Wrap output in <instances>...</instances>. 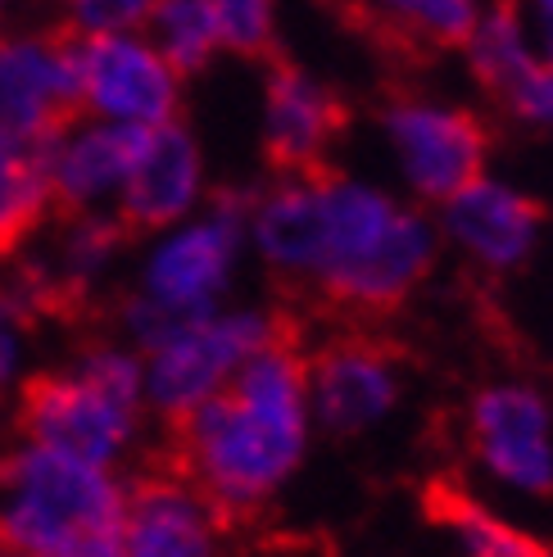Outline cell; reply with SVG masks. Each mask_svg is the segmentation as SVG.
Here are the masks:
<instances>
[{"instance_id": "cb8c5ba5", "label": "cell", "mask_w": 553, "mask_h": 557, "mask_svg": "<svg viewBox=\"0 0 553 557\" xmlns=\"http://www.w3.org/2000/svg\"><path fill=\"white\" fill-rule=\"evenodd\" d=\"M159 0H69V18L77 27V37L96 33H136L146 27Z\"/></svg>"}, {"instance_id": "5bb4252c", "label": "cell", "mask_w": 553, "mask_h": 557, "mask_svg": "<svg viewBox=\"0 0 553 557\" xmlns=\"http://www.w3.org/2000/svg\"><path fill=\"white\" fill-rule=\"evenodd\" d=\"M146 127H127V123H82L64 127L54 141L46 146V177L54 205H64L73 213H91L105 200H119V190L136 163Z\"/></svg>"}, {"instance_id": "7402d4cb", "label": "cell", "mask_w": 553, "mask_h": 557, "mask_svg": "<svg viewBox=\"0 0 553 557\" xmlns=\"http://www.w3.org/2000/svg\"><path fill=\"white\" fill-rule=\"evenodd\" d=\"M123 240V222L119 218H100V213H82L60 240V276L69 286H82L109 263V255Z\"/></svg>"}, {"instance_id": "52a82bcc", "label": "cell", "mask_w": 553, "mask_h": 557, "mask_svg": "<svg viewBox=\"0 0 553 557\" xmlns=\"http://www.w3.org/2000/svg\"><path fill=\"white\" fill-rule=\"evenodd\" d=\"M77 104L105 123L159 127L177 114V73L136 33H96L73 41Z\"/></svg>"}, {"instance_id": "603a6c76", "label": "cell", "mask_w": 553, "mask_h": 557, "mask_svg": "<svg viewBox=\"0 0 553 557\" xmlns=\"http://www.w3.org/2000/svg\"><path fill=\"white\" fill-rule=\"evenodd\" d=\"M218 37L236 54H268L272 50V0H209Z\"/></svg>"}, {"instance_id": "d6986e66", "label": "cell", "mask_w": 553, "mask_h": 557, "mask_svg": "<svg viewBox=\"0 0 553 557\" xmlns=\"http://www.w3.org/2000/svg\"><path fill=\"white\" fill-rule=\"evenodd\" d=\"M467 54H472V69L481 77V87L490 96H500L504 104L513 100V91L536 73V54L527 46V33H521V18L513 5H500L490 10L486 18H477L472 37L463 41Z\"/></svg>"}, {"instance_id": "7c38bea8", "label": "cell", "mask_w": 553, "mask_h": 557, "mask_svg": "<svg viewBox=\"0 0 553 557\" xmlns=\"http://www.w3.org/2000/svg\"><path fill=\"white\" fill-rule=\"evenodd\" d=\"M263 109H268L263 141H268L272 169L286 177L327 173L322 154L345 127V104L309 73H299L291 64H272Z\"/></svg>"}, {"instance_id": "9a60e30c", "label": "cell", "mask_w": 553, "mask_h": 557, "mask_svg": "<svg viewBox=\"0 0 553 557\" xmlns=\"http://www.w3.org/2000/svg\"><path fill=\"white\" fill-rule=\"evenodd\" d=\"M200 200V150L177 123L146 127L136 163L119 190L123 227H169Z\"/></svg>"}, {"instance_id": "ba28073f", "label": "cell", "mask_w": 553, "mask_h": 557, "mask_svg": "<svg viewBox=\"0 0 553 557\" xmlns=\"http://www.w3.org/2000/svg\"><path fill=\"white\" fill-rule=\"evenodd\" d=\"M385 132L400 154L408 186L427 200H454L486 169L490 136L467 109H445L427 100H395L385 109Z\"/></svg>"}, {"instance_id": "277c9868", "label": "cell", "mask_w": 553, "mask_h": 557, "mask_svg": "<svg viewBox=\"0 0 553 557\" xmlns=\"http://www.w3.org/2000/svg\"><path fill=\"white\" fill-rule=\"evenodd\" d=\"M146 372L123 349H91L73 372H50L23 389L27 444L109 467L136 431Z\"/></svg>"}, {"instance_id": "44dd1931", "label": "cell", "mask_w": 553, "mask_h": 557, "mask_svg": "<svg viewBox=\"0 0 553 557\" xmlns=\"http://www.w3.org/2000/svg\"><path fill=\"white\" fill-rule=\"evenodd\" d=\"M150 27H155L150 46L169 60V69L177 77L200 73L213 60V50L223 46L209 0H159L155 14H150Z\"/></svg>"}, {"instance_id": "5b68a950", "label": "cell", "mask_w": 553, "mask_h": 557, "mask_svg": "<svg viewBox=\"0 0 553 557\" xmlns=\"http://www.w3.org/2000/svg\"><path fill=\"white\" fill-rule=\"evenodd\" d=\"M245 218H250V209L232 200V195H223L205 218L186 222L182 232H173L150 255L146 286L127 304V326L136 331V341L146 349L159 336H169L177 322L213 313V304L236 268Z\"/></svg>"}, {"instance_id": "6da1fadb", "label": "cell", "mask_w": 553, "mask_h": 557, "mask_svg": "<svg viewBox=\"0 0 553 557\" xmlns=\"http://www.w3.org/2000/svg\"><path fill=\"white\" fill-rule=\"evenodd\" d=\"M309 363L291 326L236 368L200 408L173 422V467L218 525L255 517L304 454Z\"/></svg>"}, {"instance_id": "9c48e42d", "label": "cell", "mask_w": 553, "mask_h": 557, "mask_svg": "<svg viewBox=\"0 0 553 557\" xmlns=\"http://www.w3.org/2000/svg\"><path fill=\"white\" fill-rule=\"evenodd\" d=\"M73 46L54 37L0 41V141L50 146L77 114Z\"/></svg>"}, {"instance_id": "8992f818", "label": "cell", "mask_w": 553, "mask_h": 557, "mask_svg": "<svg viewBox=\"0 0 553 557\" xmlns=\"http://www.w3.org/2000/svg\"><path fill=\"white\" fill-rule=\"evenodd\" d=\"M282 331L286 322L263 313H205V318L177 322L169 336H159L150 345V368H146L150 404L169 422H177L191 408H200L209 395H218L245 358L259 354Z\"/></svg>"}, {"instance_id": "2e32d148", "label": "cell", "mask_w": 553, "mask_h": 557, "mask_svg": "<svg viewBox=\"0 0 553 557\" xmlns=\"http://www.w3.org/2000/svg\"><path fill=\"white\" fill-rule=\"evenodd\" d=\"M540 205L517 195L500 182H467L454 200H445V227L450 236L486 268H513L531 255L540 236Z\"/></svg>"}, {"instance_id": "ac0fdd59", "label": "cell", "mask_w": 553, "mask_h": 557, "mask_svg": "<svg viewBox=\"0 0 553 557\" xmlns=\"http://www.w3.org/2000/svg\"><path fill=\"white\" fill-rule=\"evenodd\" d=\"M54 205L46 146L0 141V249H14Z\"/></svg>"}, {"instance_id": "7a4b0ae2", "label": "cell", "mask_w": 553, "mask_h": 557, "mask_svg": "<svg viewBox=\"0 0 553 557\" xmlns=\"http://www.w3.org/2000/svg\"><path fill=\"white\" fill-rule=\"evenodd\" d=\"M322 245L314 282L322 299L345 313H391L435 263V232L418 213H404L385 195L345 182L318 177Z\"/></svg>"}, {"instance_id": "8fae6325", "label": "cell", "mask_w": 553, "mask_h": 557, "mask_svg": "<svg viewBox=\"0 0 553 557\" xmlns=\"http://www.w3.org/2000/svg\"><path fill=\"white\" fill-rule=\"evenodd\" d=\"M472 440L494 476L521 490L553 494L549 408L527 385H494L472 404Z\"/></svg>"}, {"instance_id": "d4e9b609", "label": "cell", "mask_w": 553, "mask_h": 557, "mask_svg": "<svg viewBox=\"0 0 553 557\" xmlns=\"http://www.w3.org/2000/svg\"><path fill=\"white\" fill-rule=\"evenodd\" d=\"M536 14H540V33L549 41V60H553V0H536Z\"/></svg>"}, {"instance_id": "e0dca14e", "label": "cell", "mask_w": 553, "mask_h": 557, "mask_svg": "<svg viewBox=\"0 0 553 557\" xmlns=\"http://www.w3.org/2000/svg\"><path fill=\"white\" fill-rule=\"evenodd\" d=\"M422 508L435 525L458 531L463 557H553L549 544L513 531V525H504L500 517H490L458 481H431L422 490Z\"/></svg>"}, {"instance_id": "ffe728a7", "label": "cell", "mask_w": 553, "mask_h": 557, "mask_svg": "<svg viewBox=\"0 0 553 557\" xmlns=\"http://www.w3.org/2000/svg\"><path fill=\"white\" fill-rule=\"evenodd\" d=\"M377 10L381 33L408 41L413 50L463 46L481 18L477 0H364Z\"/></svg>"}, {"instance_id": "484cf974", "label": "cell", "mask_w": 553, "mask_h": 557, "mask_svg": "<svg viewBox=\"0 0 553 557\" xmlns=\"http://www.w3.org/2000/svg\"><path fill=\"white\" fill-rule=\"evenodd\" d=\"M0 557H27V553H19V548H5V544H0Z\"/></svg>"}, {"instance_id": "3957f363", "label": "cell", "mask_w": 553, "mask_h": 557, "mask_svg": "<svg viewBox=\"0 0 553 557\" xmlns=\"http://www.w3.org/2000/svg\"><path fill=\"white\" fill-rule=\"evenodd\" d=\"M0 544L27 557H119L123 490L96 462L23 444L0 458Z\"/></svg>"}, {"instance_id": "4fadbf2b", "label": "cell", "mask_w": 553, "mask_h": 557, "mask_svg": "<svg viewBox=\"0 0 553 557\" xmlns=\"http://www.w3.org/2000/svg\"><path fill=\"white\" fill-rule=\"evenodd\" d=\"M309 385H314L318 417L341 435L372 426L377 417L391 412V404L400 395L395 358L372 336L331 341L309 363Z\"/></svg>"}, {"instance_id": "30bf717a", "label": "cell", "mask_w": 553, "mask_h": 557, "mask_svg": "<svg viewBox=\"0 0 553 557\" xmlns=\"http://www.w3.org/2000/svg\"><path fill=\"white\" fill-rule=\"evenodd\" d=\"M218 531L223 525L177 471H150L123 494L119 557H218Z\"/></svg>"}]
</instances>
